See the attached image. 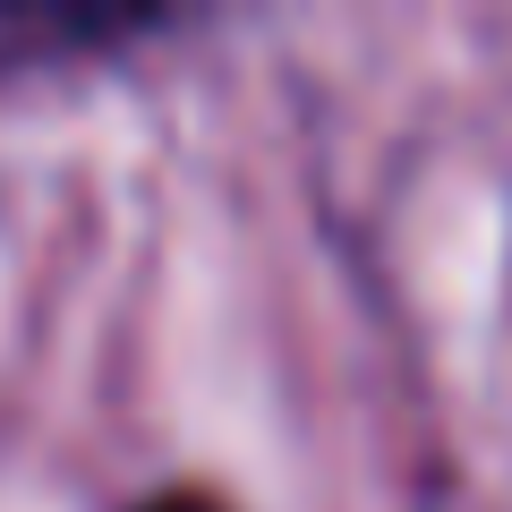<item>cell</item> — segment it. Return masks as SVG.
<instances>
[{
  "label": "cell",
  "instance_id": "6da1fadb",
  "mask_svg": "<svg viewBox=\"0 0 512 512\" xmlns=\"http://www.w3.org/2000/svg\"><path fill=\"white\" fill-rule=\"evenodd\" d=\"M146 512H222L214 495H163V504H146Z\"/></svg>",
  "mask_w": 512,
  "mask_h": 512
}]
</instances>
